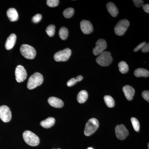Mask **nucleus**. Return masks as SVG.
I'll return each mask as SVG.
<instances>
[{"label":"nucleus","instance_id":"1","mask_svg":"<svg viewBox=\"0 0 149 149\" xmlns=\"http://www.w3.org/2000/svg\"><path fill=\"white\" fill-rule=\"evenodd\" d=\"M44 81L43 75L39 72H35L28 79L27 88L29 90L35 89L37 86L42 85Z\"/></svg>","mask_w":149,"mask_h":149},{"label":"nucleus","instance_id":"2","mask_svg":"<svg viewBox=\"0 0 149 149\" xmlns=\"http://www.w3.org/2000/svg\"><path fill=\"white\" fill-rule=\"evenodd\" d=\"M22 136L25 143L31 146H36L40 144L39 137L31 131L26 130L24 131Z\"/></svg>","mask_w":149,"mask_h":149},{"label":"nucleus","instance_id":"3","mask_svg":"<svg viewBox=\"0 0 149 149\" xmlns=\"http://www.w3.org/2000/svg\"><path fill=\"white\" fill-rule=\"evenodd\" d=\"M99 127L98 120L95 118H91L86 123L84 134L86 136H91L96 132Z\"/></svg>","mask_w":149,"mask_h":149},{"label":"nucleus","instance_id":"4","mask_svg":"<svg viewBox=\"0 0 149 149\" xmlns=\"http://www.w3.org/2000/svg\"><path fill=\"white\" fill-rule=\"evenodd\" d=\"M112 61L113 58L111 54L107 51H104L103 52L99 55L96 59L97 63L102 66H108Z\"/></svg>","mask_w":149,"mask_h":149},{"label":"nucleus","instance_id":"5","mask_svg":"<svg viewBox=\"0 0 149 149\" xmlns=\"http://www.w3.org/2000/svg\"><path fill=\"white\" fill-rule=\"evenodd\" d=\"M20 52L22 56L28 59H33L36 55L35 48L29 45H22L20 48Z\"/></svg>","mask_w":149,"mask_h":149},{"label":"nucleus","instance_id":"6","mask_svg":"<svg viewBox=\"0 0 149 149\" xmlns=\"http://www.w3.org/2000/svg\"><path fill=\"white\" fill-rule=\"evenodd\" d=\"M130 23L127 19H122L118 22L114 27V32L118 36H122L128 29Z\"/></svg>","mask_w":149,"mask_h":149},{"label":"nucleus","instance_id":"7","mask_svg":"<svg viewBox=\"0 0 149 149\" xmlns=\"http://www.w3.org/2000/svg\"><path fill=\"white\" fill-rule=\"evenodd\" d=\"M71 50L66 48L63 50L60 51L54 55V59L56 61H66L68 60L71 55Z\"/></svg>","mask_w":149,"mask_h":149},{"label":"nucleus","instance_id":"8","mask_svg":"<svg viewBox=\"0 0 149 149\" xmlns=\"http://www.w3.org/2000/svg\"><path fill=\"white\" fill-rule=\"evenodd\" d=\"M12 118L11 112L9 108L6 105L0 107V118L5 123L9 122Z\"/></svg>","mask_w":149,"mask_h":149},{"label":"nucleus","instance_id":"9","mask_svg":"<svg viewBox=\"0 0 149 149\" xmlns=\"http://www.w3.org/2000/svg\"><path fill=\"white\" fill-rule=\"evenodd\" d=\"M15 79L18 83H21L26 80L27 73L24 67L18 65L16 67L15 70Z\"/></svg>","mask_w":149,"mask_h":149},{"label":"nucleus","instance_id":"10","mask_svg":"<svg viewBox=\"0 0 149 149\" xmlns=\"http://www.w3.org/2000/svg\"><path fill=\"white\" fill-rule=\"evenodd\" d=\"M115 133L117 139L120 140H124L129 135L128 130L123 124L117 125L116 126Z\"/></svg>","mask_w":149,"mask_h":149},{"label":"nucleus","instance_id":"11","mask_svg":"<svg viewBox=\"0 0 149 149\" xmlns=\"http://www.w3.org/2000/svg\"><path fill=\"white\" fill-rule=\"evenodd\" d=\"M107 47V43L103 39H100L96 43V47L93 49V54L98 56L103 52Z\"/></svg>","mask_w":149,"mask_h":149},{"label":"nucleus","instance_id":"12","mask_svg":"<svg viewBox=\"0 0 149 149\" xmlns=\"http://www.w3.org/2000/svg\"><path fill=\"white\" fill-rule=\"evenodd\" d=\"M80 29L85 35H89L93 31V27L91 22L83 20L80 22Z\"/></svg>","mask_w":149,"mask_h":149},{"label":"nucleus","instance_id":"13","mask_svg":"<svg viewBox=\"0 0 149 149\" xmlns=\"http://www.w3.org/2000/svg\"><path fill=\"white\" fill-rule=\"evenodd\" d=\"M123 91L127 100L131 101L133 100L135 93V90L133 87L130 85H125L123 88Z\"/></svg>","mask_w":149,"mask_h":149},{"label":"nucleus","instance_id":"14","mask_svg":"<svg viewBox=\"0 0 149 149\" xmlns=\"http://www.w3.org/2000/svg\"><path fill=\"white\" fill-rule=\"evenodd\" d=\"M48 102L52 107L57 108L62 107L64 105V103L63 101L56 97H50L48 99Z\"/></svg>","mask_w":149,"mask_h":149},{"label":"nucleus","instance_id":"15","mask_svg":"<svg viewBox=\"0 0 149 149\" xmlns=\"http://www.w3.org/2000/svg\"><path fill=\"white\" fill-rule=\"evenodd\" d=\"M16 35L15 34H11L8 37L5 44V47L7 50H10L13 47L16 42Z\"/></svg>","mask_w":149,"mask_h":149},{"label":"nucleus","instance_id":"16","mask_svg":"<svg viewBox=\"0 0 149 149\" xmlns=\"http://www.w3.org/2000/svg\"><path fill=\"white\" fill-rule=\"evenodd\" d=\"M7 15L9 19L11 22L17 21L18 19V14L15 8H10L7 11Z\"/></svg>","mask_w":149,"mask_h":149},{"label":"nucleus","instance_id":"17","mask_svg":"<svg viewBox=\"0 0 149 149\" xmlns=\"http://www.w3.org/2000/svg\"><path fill=\"white\" fill-rule=\"evenodd\" d=\"M55 119L53 117H49L40 122V125L43 128H50L54 125Z\"/></svg>","mask_w":149,"mask_h":149},{"label":"nucleus","instance_id":"18","mask_svg":"<svg viewBox=\"0 0 149 149\" xmlns=\"http://www.w3.org/2000/svg\"><path fill=\"white\" fill-rule=\"evenodd\" d=\"M107 8L112 16L116 17L117 16L118 13V9L114 3L111 2L108 3L107 5Z\"/></svg>","mask_w":149,"mask_h":149},{"label":"nucleus","instance_id":"19","mask_svg":"<svg viewBox=\"0 0 149 149\" xmlns=\"http://www.w3.org/2000/svg\"><path fill=\"white\" fill-rule=\"evenodd\" d=\"M88 94L86 91H81L79 92L77 96V101L79 103H84L88 98Z\"/></svg>","mask_w":149,"mask_h":149},{"label":"nucleus","instance_id":"20","mask_svg":"<svg viewBox=\"0 0 149 149\" xmlns=\"http://www.w3.org/2000/svg\"><path fill=\"white\" fill-rule=\"evenodd\" d=\"M134 74L137 77H147L149 76V72L148 70L144 68H138L134 71Z\"/></svg>","mask_w":149,"mask_h":149},{"label":"nucleus","instance_id":"21","mask_svg":"<svg viewBox=\"0 0 149 149\" xmlns=\"http://www.w3.org/2000/svg\"><path fill=\"white\" fill-rule=\"evenodd\" d=\"M104 100L107 106L109 108H112L114 107V100L112 97L109 95H106L104 97Z\"/></svg>","mask_w":149,"mask_h":149},{"label":"nucleus","instance_id":"22","mask_svg":"<svg viewBox=\"0 0 149 149\" xmlns=\"http://www.w3.org/2000/svg\"><path fill=\"white\" fill-rule=\"evenodd\" d=\"M119 70L123 74L127 73L128 71V65L125 61H120L118 64Z\"/></svg>","mask_w":149,"mask_h":149},{"label":"nucleus","instance_id":"23","mask_svg":"<svg viewBox=\"0 0 149 149\" xmlns=\"http://www.w3.org/2000/svg\"><path fill=\"white\" fill-rule=\"evenodd\" d=\"M59 35L62 40H66L68 36V30L65 27H62L59 31Z\"/></svg>","mask_w":149,"mask_h":149},{"label":"nucleus","instance_id":"24","mask_svg":"<svg viewBox=\"0 0 149 149\" xmlns=\"http://www.w3.org/2000/svg\"><path fill=\"white\" fill-rule=\"evenodd\" d=\"M74 9L72 8H67L63 12V15L66 18H69L72 17L74 15Z\"/></svg>","mask_w":149,"mask_h":149},{"label":"nucleus","instance_id":"25","mask_svg":"<svg viewBox=\"0 0 149 149\" xmlns=\"http://www.w3.org/2000/svg\"><path fill=\"white\" fill-rule=\"evenodd\" d=\"M46 31L47 35L50 37H53L54 35L55 32V26L53 24L49 25L46 28Z\"/></svg>","mask_w":149,"mask_h":149},{"label":"nucleus","instance_id":"26","mask_svg":"<svg viewBox=\"0 0 149 149\" xmlns=\"http://www.w3.org/2000/svg\"><path fill=\"white\" fill-rule=\"evenodd\" d=\"M131 121L132 122L134 130H136V132H138L140 130V125L139 120L137 118L135 117H132L131 118Z\"/></svg>","mask_w":149,"mask_h":149},{"label":"nucleus","instance_id":"27","mask_svg":"<svg viewBox=\"0 0 149 149\" xmlns=\"http://www.w3.org/2000/svg\"><path fill=\"white\" fill-rule=\"evenodd\" d=\"M59 1L58 0H48L47 1V5L50 7H55L58 6Z\"/></svg>","mask_w":149,"mask_h":149},{"label":"nucleus","instance_id":"28","mask_svg":"<svg viewBox=\"0 0 149 149\" xmlns=\"http://www.w3.org/2000/svg\"><path fill=\"white\" fill-rule=\"evenodd\" d=\"M42 15L40 14H37L33 16L32 18V21L35 23H38L42 19Z\"/></svg>","mask_w":149,"mask_h":149},{"label":"nucleus","instance_id":"29","mask_svg":"<svg viewBox=\"0 0 149 149\" xmlns=\"http://www.w3.org/2000/svg\"><path fill=\"white\" fill-rule=\"evenodd\" d=\"M77 82V80H76L75 78H72L68 80V82L67 83V85L68 87H72V86L76 84Z\"/></svg>","mask_w":149,"mask_h":149},{"label":"nucleus","instance_id":"30","mask_svg":"<svg viewBox=\"0 0 149 149\" xmlns=\"http://www.w3.org/2000/svg\"><path fill=\"white\" fill-rule=\"evenodd\" d=\"M133 2L135 6L138 8L143 6L144 5V1L142 0H133Z\"/></svg>","mask_w":149,"mask_h":149},{"label":"nucleus","instance_id":"31","mask_svg":"<svg viewBox=\"0 0 149 149\" xmlns=\"http://www.w3.org/2000/svg\"><path fill=\"white\" fill-rule=\"evenodd\" d=\"M142 96L144 99L149 102V91H144L142 93Z\"/></svg>","mask_w":149,"mask_h":149},{"label":"nucleus","instance_id":"32","mask_svg":"<svg viewBox=\"0 0 149 149\" xmlns=\"http://www.w3.org/2000/svg\"><path fill=\"white\" fill-rule=\"evenodd\" d=\"M146 44V42H143L141 43V44H140V45H139L136 47L134 49V52H138L139 50L141 49Z\"/></svg>","mask_w":149,"mask_h":149},{"label":"nucleus","instance_id":"33","mask_svg":"<svg viewBox=\"0 0 149 149\" xmlns=\"http://www.w3.org/2000/svg\"><path fill=\"white\" fill-rule=\"evenodd\" d=\"M149 51V43L148 44H146L145 46L143 47L142 49V52L143 53H147Z\"/></svg>","mask_w":149,"mask_h":149},{"label":"nucleus","instance_id":"34","mask_svg":"<svg viewBox=\"0 0 149 149\" xmlns=\"http://www.w3.org/2000/svg\"><path fill=\"white\" fill-rule=\"evenodd\" d=\"M143 9L144 11L147 13H149V6L148 4L143 5Z\"/></svg>","mask_w":149,"mask_h":149},{"label":"nucleus","instance_id":"35","mask_svg":"<svg viewBox=\"0 0 149 149\" xmlns=\"http://www.w3.org/2000/svg\"><path fill=\"white\" fill-rule=\"evenodd\" d=\"M83 76L80 75L77 76L76 78H75V79L77 80V82H80V81L83 80Z\"/></svg>","mask_w":149,"mask_h":149},{"label":"nucleus","instance_id":"36","mask_svg":"<svg viewBox=\"0 0 149 149\" xmlns=\"http://www.w3.org/2000/svg\"><path fill=\"white\" fill-rule=\"evenodd\" d=\"M88 149H93V148H88Z\"/></svg>","mask_w":149,"mask_h":149},{"label":"nucleus","instance_id":"37","mask_svg":"<svg viewBox=\"0 0 149 149\" xmlns=\"http://www.w3.org/2000/svg\"><path fill=\"white\" fill-rule=\"evenodd\" d=\"M148 149H149V144H148Z\"/></svg>","mask_w":149,"mask_h":149},{"label":"nucleus","instance_id":"38","mask_svg":"<svg viewBox=\"0 0 149 149\" xmlns=\"http://www.w3.org/2000/svg\"><path fill=\"white\" fill-rule=\"evenodd\" d=\"M60 149V148H58V149Z\"/></svg>","mask_w":149,"mask_h":149}]
</instances>
